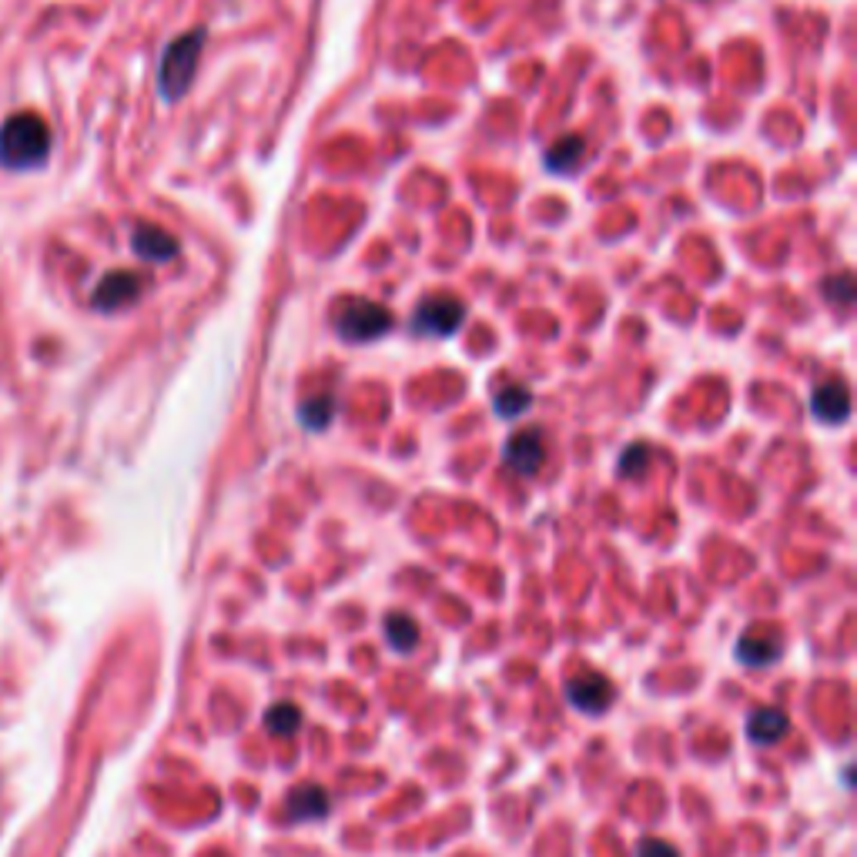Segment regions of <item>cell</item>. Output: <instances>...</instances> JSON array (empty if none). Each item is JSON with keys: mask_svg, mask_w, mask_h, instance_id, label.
<instances>
[{"mask_svg": "<svg viewBox=\"0 0 857 857\" xmlns=\"http://www.w3.org/2000/svg\"><path fill=\"white\" fill-rule=\"evenodd\" d=\"M54 148L50 125L34 111H17L0 125V168L8 172H37L47 165Z\"/></svg>", "mask_w": 857, "mask_h": 857, "instance_id": "1", "label": "cell"}, {"mask_svg": "<svg viewBox=\"0 0 857 857\" xmlns=\"http://www.w3.org/2000/svg\"><path fill=\"white\" fill-rule=\"evenodd\" d=\"M201 47H204V27H195L181 37H175L168 44V50L161 54V68H157V87L168 101H178L191 81H195V71H198V58H201Z\"/></svg>", "mask_w": 857, "mask_h": 857, "instance_id": "2", "label": "cell"}, {"mask_svg": "<svg viewBox=\"0 0 857 857\" xmlns=\"http://www.w3.org/2000/svg\"><path fill=\"white\" fill-rule=\"evenodd\" d=\"M392 329V315L389 308H383L379 302H372V298H345L336 312V332L345 339V342H372V339H379Z\"/></svg>", "mask_w": 857, "mask_h": 857, "instance_id": "3", "label": "cell"}, {"mask_svg": "<svg viewBox=\"0 0 857 857\" xmlns=\"http://www.w3.org/2000/svg\"><path fill=\"white\" fill-rule=\"evenodd\" d=\"M466 318V305L453 295H428L415 305L412 312V329L419 336H436L446 339L453 336Z\"/></svg>", "mask_w": 857, "mask_h": 857, "instance_id": "4", "label": "cell"}, {"mask_svg": "<svg viewBox=\"0 0 857 857\" xmlns=\"http://www.w3.org/2000/svg\"><path fill=\"white\" fill-rule=\"evenodd\" d=\"M141 289H144V282L134 272H107L97 282V289L91 295V305L97 312H118V308H128L131 302H138Z\"/></svg>", "mask_w": 857, "mask_h": 857, "instance_id": "5", "label": "cell"}, {"mask_svg": "<svg viewBox=\"0 0 857 857\" xmlns=\"http://www.w3.org/2000/svg\"><path fill=\"white\" fill-rule=\"evenodd\" d=\"M570 704L583 714H603L613 701V686L603 673H583L566 683Z\"/></svg>", "mask_w": 857, "mask_h": 857, "instance_id": "6", "label": "cell"}, {"mask_svg": "<svg viewBox=\"0 0 857 857\" xmlns=\"http://www.w3.org/2000/svg\"><path fill=\"white\" fill-rule=\"evenodd\" d=\"M503 459H506V466H513L519 476H536V472L543 469V459H547L543 436L536 433V428H526V433H516V436L506 443Z\"/></svg>", "mask_w": 857, "mask_h": 857, "instance_id": "7", "label": "cell"}, {"mask_svg": "<svg viewBox=\"0 0 857 857\" xmlns=\"http://www.w3.org/2000/svg\"><path fill=\"white\" fill-rule=\"evenodd\" d=\"M131 248H134V255H141L144 261L161 265V261H172V258L178 255V238L168 235V232H161V228H154V225H141V228H134V235H131Z\"/></svg>", "mask_w": 857, "mask_h": 857, "instance_id": "8", "label": "cell"}, {"mask_svg": "<svg viewBox=\"0 0 857 857\" xmlns=\"http://www.w3.org/2000/svg\"><path fill=\"white\" fill-rule=\"evenodd\" d=\"M811 409L821 422H844L847 412H850V396H847V386L841 379H831V383H821L814 389V399H811Z\"/></svg>", "mask_w": 857, "mask_h": 857, "instance_id": "9", "label": "cell"}, {"mask_svg": "<svg viewBox=\"0 0 857 857\" xmlns=\"http://www.w3.org/2000/svg\"><path fill=\"white\" fill-rule=\"evenodd\" d=\"M787 730H790L787 717L780 711H774V707H761V711L750 714V720H747V740H754L758 747H771V743L784 740Z\"/></svg>", "mask_w": 857, "mask_h": 857, "instance_id": "10", "label": "cell"}, {"mask_svg": "<svg viewBox=\"0 0 857 857\" xmlns=\"http://www.w3.org/2000/svg\"><path fill=\"white\" fill-rule=\"evenodd\" d=\"M289 814L295 821H318L329 814V794L315 787V784H305L298 790H292L289 797Z\"/></svg>", "mask_w": 857, "mask_h": 857, "instance_id": "11", "label": "cell"}, {"mask_svg": "<svg viewBox=\"0 0 857 857\" xmlns=\"http://www.w3.org/2000/svg\"><path fill=\"white\" fill-rule=\"evenodd\" d=\"M583 138H576V134H570V138H560L553 148H550V154H547V168H553V172H573L576 165H579V157H583Z\"/></svg>", "mask_w": 857, "mask_h": 857, "instance_id": "12", "label": "cell"}, {"mask_svg": "<svg viewBox=\"0 0 857 857\" xmlns=\"http://www.w3.org/2000/svg\"><path fill=\"white\" fill-rule=\"evenodd\" d=\"M386 636H389V643H392L396 650H412L415 643H419V626H415L412 617L392 613V617L386 620Z\"/></svg>", "mask_w": 857, "mask_h": 857, "instance_id": "13", "label": "cell"}, {"mask_svg": "<svg viewBox=\"0 0 857 857\" xmlns=\"http://www.w3.org/2000/svg\"><path fill=\"white\" fill-rule=\"evenodd\" d=\"M298 724H302V714L292 704H275L272 711H265V727L279 737H292L298 730Z\"/></svg>", "mask_w": 857, "mask_h": 857, "instance_id": "14", "label": "cell"}, {"mask_svg": "<svg viewBox=\"0 0 857 857\" xmlns=\"http://www.w3.org/2000/svg\"><path fill=\"white\" fill-rule=\"evenodd\" d=\"M332 412H336V399H332V396H318V399H312V402H305V406H302V419H305V425H308V428H321V425H329Z\"/></svg>", "mask_w": 857, "mask_h": 857, "instance_id": "15", "label": "cell"}, {"mask_svg": "<svg viewBox=\"0 0 857 857\" xmlns=\"http://www.w3.org/2000/svg\"><path fill=\"white\" fill-rule=\"evenodd\" d=\"M529 402H532V396H529L523 386H509V389H503V392L496 396V412L509 419V415H519Z\"/></svg>", "mask_w": 857, "mask_h": 857, "instance_id": "16", "label": "cell"}, {"mask_svg": "<svg viewBox=\"0 0 857 857\" xmlns=\"http://www.w3.org/2000/svg\"><path fill=\"white\" fill-rule=\"evenodd\" d=\"M774 647L767 643V647H758V639H750V636H743L740 639V647H737V657H740V664H750V667H764V664H771L774 660Z\"/></svg>", "mask_w": 857, "mask_h": 857, "instance_id": "17", "label": "cell"}, {"mask_svg": "<svg viewBox=\"0 0 857 857\" xmlns=\"http://www.w3.org/2000/svg\"><path fill=\"white\" fill-rule=\"evenodd\" d=\"M636 857H680L677 847H670L667 841H657V837H643L636 844Z\"/></svg>", "mask_w": 857, "mask_h": 857, "instance_id": "18", "label": "cell"}, {"mask_svg": "<svg viewBox=\"0 0 857 857\" xmlns=\"http://www.w3.org/2000/svg\"><path fill=\"white\" fill-rule=\"evenodd\" d=\"M831 282V279H827ZM841 295V305H850V279L847 275H841V279H834L831 285H827V295Z\"/></svg>", "mask_w": 857, "mask_h": 857, "instance_id": "19", "label": "cell"}, {"mask_svg": "<svg viewBox=\"0 0 857 857\" xmlns=\"http://www.w3.org/2000/svg\"><path fill=\"white\" fill-rule=\"evenodd\" d=\"M639 459H643V462H647V449H643V446L630 449V453L623 456V466H620V469H623V476H633V466H636Z\"/></svg>", "mask_w": 857, "mask_h": 857, "instance_id": "20", "label": "cell"}]
</instances>
